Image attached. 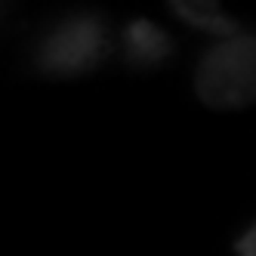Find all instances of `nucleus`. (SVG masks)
Here are the masks:
<instances>
[{"instance_id": "obj_2", "label": "nucleus", "mask_w": 256, "mask_h": 256, "mask_svg": "<svg viewBox=\"0 0 256 256\" xmlns=\"http://www.w3.org/2000/svg\"><path fill=\"white\" fill-rule=\"evenodd\" d=\"M170 10H173L176 16H182V19H188V22L200 25L204 31L216 34L219 40L238 34V25H234L232 19H226V16H219L216 6H204V4H170Z\"/></svg>"}, {"instance_id": "obj_1", "label": "nucleus", "mask_w": 256, "mask_h": 256, "mask_svg": "<svg viewBox=\"0 0 256 256\" xmlns=\"http://www.w3.org/2000/svg\"><path fill=\"white\" fill-rule=\"evenodd\" d=\"M194 96L213 112L256 105V34H232L210 44L194 65Z\"/></svg>"}]
</instances>
